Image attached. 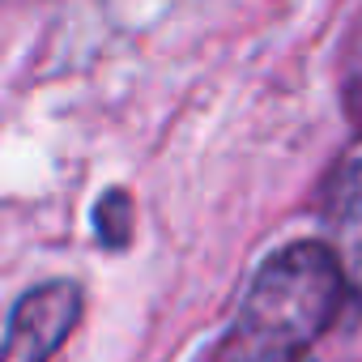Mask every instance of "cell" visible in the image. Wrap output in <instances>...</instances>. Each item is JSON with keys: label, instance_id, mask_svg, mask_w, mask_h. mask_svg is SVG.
Returning a JSON list of instances; mask_svg holds the SVG:
<instances>
[{"label": "cell", "instance_id": "1", "mask_svg": "<svg viewBox=\"0 0 362 362\" xmlns=\"http://www.w3.org/2000/svg\"><path fill=\"white\" fill-rule=\"evenodd\" d=\"M345 264L328 243H290L256 273L218 358L290 362L328 332L345 303Z\"/></svg>", "mask_w": 362, "mask_h": 362}, {"label": "cell", "instance_id": "2", "mask_svg": "<svg viewBox=\"0 0 362 362\" xmlns=\"http://www.w3.org/2000/svg\"><path fill=\"white\" fill-rule=\"evenodd\" d=\"M81 320V286L77 281H43L13 307L0 362H52L64 337Z\"/></svg>", "mask_w": 362, "mask_h": 362}, {"label": "cell", "instance_id": "3", "mask_svg": "<svg viewBox=\"0 0 362 362\" xmlns=\"http://www.w3.org/2000/svg\"><path fill=\"white\" fill-rule=\"evenodd\" d=\"M324 222L332 235L328 247L341 256L345 273L362 277V158L337 170L328 201H324Z\"/></svg>", "mask_w": 362, "mask_h": 362}, {"label": "cell", "instance_id": "4", "mask_svg": "<svg viewBox=\"0 0 362 362\" xmlns=\"http://www.w3.org/2000/svg\"><path fill=\"white\" fill-rule=\"evenodd\" d=\"M94 230L107 247H124L132 235V201L124 192H107L94 209Z\"/></svg>", "mask_w": 362, "mask_h": 362}, {"label": "cell", "instance_id": "5", "mask_svg": "<svg viewBox=\"0 0 362 362\" xmlns=\"http://www.w3.org/2000/svg\"><path fill=\"white\" fill-rule=\"evenodd\" d=\"M214 362H230V358H214ZM290 362H311V354L307 358H290Z\"/></svg>", "mask_w": 362, "mask_h": 362}]
</instances>
